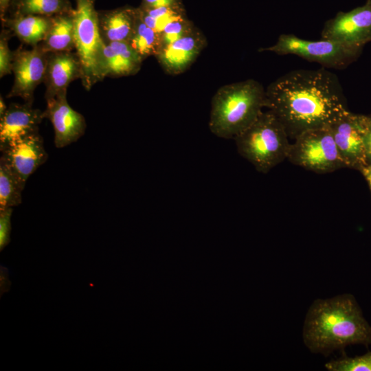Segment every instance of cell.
<instances>
[{
	"mask_svg": "<svg viewBox=\"0 0 371 371\" xmlns=\"http://www.w3.org/2000/svg\"><path fill=\"white\" fill-rule=\"evenodd\" d=\"M287 159L293 164L318 174L346 167L329 127L306 131L291 144Z\"/></svg>",
	"mask_w": 371,
	"mask_h": 371,
	"instance_id": "52a82bcc",
	"label": "cell"
},
{
	"mask_svg": "<svg viewBox=\"0 0 371 371\" xmlns=\"http://www.w3.org/2000/svg\"><path fill=\"white\" fill-rule=\"evenodd\" d=\"M99 27L105 43L129 42L137 20V8H120L98 11Z\"/></svg>",
	"mask_w": 371,
	"mask_h": 371,
	"instance_id": "e0dca14e",
	"label": "cell"
},
{
	"mask_svg": "<svg viewBox=\"0 0 371 371\" xmlns=\"http://www.w3.org/2000/svg\"><path fill=\"white\" fill-rule=\"evenodd\" d=\"M52 16L25 15L5 16L4 25L23 43L36 46L45 38L52 25Z\"/></svg>",
	"mask_w": 371,
	"mask_h": 371,
	"instance_id": "ac0fdd59",
	"label": "cell"
},
{
	"mask_svg": "<svg viewBox=\"0 0 371 371\" xmlns=\"http://www.w3.org/2000/svg\"><path fill=\"white\" fill-rule=\"evenodd\" d=\"M12 53L8 46V33L2 31L0 37V77L12 72Z\"/></svg>",
	"mask_w": 371,
	"mask_h": 371,
	"instance_id": "484cf974",
	"label": "cell"
},
{
	"mask_svg": "<svg viewBox=\"0 0 371 371\" xmlns=\"http://www.w3.org/2000/svg\"><path fill=\"white\" fill-rule=\"evenodd\" d=\"M137 11V20L134 33L128 43L144 60L150 56H156L161 49L160 35L146 25Z\"/></svg>",
	"mask_w": 371,
	"mask_h": 371,
	"instance_id": "7402d4cb",
	"label": "cell"
},
{
	"mask_svg": "<svg viewBox=\"0 0 371 371\" xmlns=\"http://www.w3.org/2000/svg\"><path fill=\"white\" fill-rule=\"evenodd\" d=\"M143 60L128 42L105 43L102 57V78L135 75L139 71Z\"/></svg>",
	"mask_w": 371,
	"mask_h": 371,
	"instance_id": "2e32d148",
	"label": "cell"
},
{
	"mask_svg": "<svg viewBox=\"0 0 371 371\" xmlns=\"http://www.w3.org/2000/svg\"><path fill=\"white\" fill-rule=\"evenodd\" d=\"M47 52L37 45L31 49L18 48L12 53L13 86L8 97H20L32 103L34 91L43 82Z\"/></svg>",
	"mask_w": 371,
	"mask_h": 371,
	"instance_id": "9c48e42d",
	"label": "cell"
},
{
	"mask_svg": "<svg viewBox=\"0 0 371 371\" xmlns=\"http://www.w3.org/2000/svg\"><path fill=\"white\" fill-rule=\"evenodd\" d=\"M10 0H0V14L1 19H3L10 5Z\"/></svg>",
	"mask_w": 371,
	"mask_h": 371,
	"instance_id": "f546056e",
	"label": "cell"
},
{
	"mask_svg": "<svg viewBox=\"0 0 371 371\" xmlns=\"http://www.w3.org/2000/svg\"><path fill=\"white\" fill-rule=\"evenodd\" d=\"M195 27L186 16L169 23L160 34L161 49L190 33Z\"/></svg>",
	"mask_w": 371,
	"mask_h": 371,
	"instance_id": "d4e9b609",
	"label": "cell"
},
{
	"mask_svg": "<svg viewBox=\"0 0 371 371\" xmlns=\"http://www.w3.org/2000/svg\"><path fill=\"white\" fill-rule=\"evenodd\" d=\"M43 111L32 107V103L11 104L0 118V150L18 140L38 133Z\"/></svg>",
	"mask_w": 371,
	"mask_h": 371,
	"instance_id": "4fadbf2b",
	"label": "cell"
},
{
	"mask_svg": "<svg viewBox=\"0 0 371 371\" xmlns=\"http://www.w3.org/2000/svg\"><path fill=\"white\" fill-rule=\"evenodd\" d=\"M74 43L82 69L81 81L87 90L102 80V57L105 45L99 27L95 0H76Z\"/></svg>",
	"mask_w": 371,
	"mask_h": 371,
	"instance_id": "5b68a950",
	"label": "cell"
},
{
	"mask_svg": "<svg viewBox=\"0 0 371 371\" xmlns=\"http://www.w3.org/2000/svg\"><path fill=\"white\" fill-rule=\"evenodd\" d=\"M361 171L368 181L371 190V164H367L361 168Z\"/></svg>",
	"mask_w": 371,
	"mask_h": 371,
	"instance_id": "4dcf8cb0",
	"label": "cell"
},
{
	"mask_svg": "<svg viewBox=\"0 0 371 371\" xmlns=\"http://www.w3.org/2000/svg\"><path fill=\"white\" fill-rule=\"evenodd\" d=\"M303 341L313 353L329 355L350 345L371 344V326L350 294L317 299L304 323Z\"/></svg>",
	"mask_w": 371,
	"mask_h": 371,
	"instance_id": "7a4b0ae2",
	"label": "cell"
},
{
	"mask_svg": "<svg viewBox=\"0 0 371 371\" xmlns=\"http://www.w3.org/2000/svg\"><path fill=\"white\" fill-rule=\"evenodd\" d=\"M82 69L78 56L71 51L47 53V60L43 82L46 100L67 93L69 84L81 78Z\"/></svg>",
	"mask_w": 371,
	"mask_h": 371,
	"instance_id": "9a60e30c",
	"label": "cell"
},
{
	"mask_svg": "<svg viewBox=\"0 0 371 371\" xmlns=\"http://www.w3.org/2000/svg\"><path fill=\"white\" fill-rule=\"evenodd\" d=\"M139 15L148 27L160 34L170 22L186 16L182 7L137 8Z\"/></svg>",
	"mask_w": 371,
	"mask_h": 371,
	"instance_id": "603a6c76",
	"label": "cell"
},
{
	"mask_svg": "<svg viewBox=\"0 0 371 371\" xmlns=\"http://www.w3.org/2000/svg\"><path fill=\"white\" fill-rule=\"evenodd\" d=\"M74 10L69 0H10L6 12V14L9 13V16H5L25 15L54 16Z\"/></svg>",
	"mask_w": 371,
	"mask_h": 371,
	"instance_id": "ffe728a7",
	"label": "cell"
},
{
	"mask_svg": "<svg viewBox=\"0 0 371 371\" xmlns=\"http://www.w3.org/2000/svg\"><path fill=\"white\" fill-rule=\"evenodd\" d=\"M266 99V108L293 139L306 131L329 127L349 112L338 77L323 67L282 75L267 87Z\"/></svg>",
	"mask_w": 371,
	"mask_h": 371,
	"instance_id": "6da1fadb",
	"label": "cell"
},
{
	"mask_svg": "<svg viewBox=\"0 0 371 371\" xmlns=\"http://www.w3.org/2000/svg\"><path fill=\"white\" fill-rule=\"evenodd\" d=\"M206 45L205 36L195 27L190 33L163 47L155 57L168 74L178 75L190 67Z\"/></svg>",
	"mask_w": 371,
	"mask_h": 371,
	"instance_id": "5bb4252c",
	"label": "cell"
},
{
	"mask_svg": "<svg viewBox=\"0 0 371 371\" xmlns=\"http://www.w3.org/2000/svg\"><path fill=\"white\" fill-rule=\"evenodd\" d=\"M266 104V89L254 79L223 85L212 99L210 130L218 137L234 139L252 124Z\"/></svg>",
	"mask_w": 371,
	"mask_h": 371,
	"instance_id": "3957f363",
	"label": "cell"
},
{
	"mask_svg": "<svg viewBox=\"0 0 371 371\" xmlns=\"http://www.w3.org/2000/svg\"><path fill=\"white\" fill-rule=\"evenodd\" d=\"M1 152L0 160L25 183L48 157L43 138L38 133L18 140Z\"/></svg>",
	"mask_w": 371,
	"mask_h": 371,
	"instance_id": "7c38bea8",
	"label": "cell"
},
{
	"mask_svg": "<svg viewBox=\"0 0 371 371\" xmlns=\"http://www.w3.org/2000/svg\"><path fill=\"white\" fill-rule=\"evenodd\" d=\"M321 38L335 40L363 48L371 41V0L348 12H339L326 21Z\"/></svg>",
	"mask_w": 371,
	"mask_h": 371,
	"instance_id": "ba28073f",
	"label": "cell"
},
{
	"mask_svg": "<svg viewBox=\"0 0 371 371\" xmlns=\"http://www.w3.org/2000/svg\"><path fill=\"white\" fill-rule=\"evenodd\" d=\"M12 207L0 210V247L2 249L10 242Z\"/></svg>",
	"mask_w": 371,
	"mask_h": 371,
	"instance_id": "4316f807",
	"label": "cell"
},
{
	"mask_svg": "<svg viewBox=\"0 0 371 371\" xmlns=\"http://www.w3.org/2000/svg\"><path fill=\"white\" fill-rule=\"evenodd\" d=\"M25 186V182L0 160V210L19 205Z\"/></svg>",
	"mask_w": 371,
	"mask_h": 371,
	"instance_id": "44dd1931",
	"label": "cell"
},
{
	"mask_svg": "<svg viewBox=\"0 0 371 371\" xmlns=\"http://www.w3.org/2000/svg\"><path fill=\"white\" fill-rule=\"evenodd\" d=\"M142 8H155L161 7H181V0H142Z\"/></svg>",
	"mask_w": 371,
	"mask_h": 371,
	"instance_id": "83f0119b",
	"label": "cell"
},
{
	"mask_svg": "<svg viewBox=\"0 0 371 371\" xmlns=\"http://www.w3.org/2000/svg\"><path fill=\"white\" fill-rule=\"evenodd\" d=\"M325 368L329 371H371V352L331 360L325 364Z\"/></svg>",
	"mask_w": 371,
	"mask_h": 371,
	"instance_id": "cb8c5ba5",
	"label": "cell"
},
{
	"mask_svg": "<svg viewBox=\"0 0 371 371\" xmlns=\"http://www.w3.org/2000/svg\"><path fill=\"white\" fill-rule=\"evenodd\" d=\"M8 107L6 106L3 98H0V118L5 114Z\"/></svg>",
	"mask_w": 371,
	"mask_h": 371,
	"instance_id": "1f68e13d",
	"label": "cell"
},
{
	"mask_svg": "<svg viewBox=\"0 0 371 371\" xmlns=\"http://www.w3.org/2000/svg\"><path fill=\"white\" fill-rule=\"evenodd\" d=\"M362 50L335 40L309 41L293 34H284L279 36L274 45L261 47L258 52H270L278 55L293 54L317 63L324 68L341 69L355 61Z\"/></svg>",
	"mask_w": 371,
	"mask_h": 371,
	"instance_id": "8992f818",
	"label": "cell"
},
{
	"mask_svg": "<svg viewBox=\"0 0 371 371\" xmlns=\"http://www.w3.org/2000/svg\"><path fill=\"white\" fill-rule=\"evenodd\" d=\"M38 45L47 53L75 48L74 10L52 16L50 29Z\"/></svg>",
	"mask_w": 371,
	"mask_h": 371,
	"instance_id": "d6986e66",
	"label": "cell"
},
{
	"mask_svg": "<svg viewBox=\"0 0 371 371\" xmlns=\"http://www.w3.org/2000/svg\"><path fill=\"white\" fill-rule=\"evenodd\" d=\"M363 144L366 159L368 158L371 160V117H368L363 135Z\"/></svg>",
	"mask_w": 371,
	"mask_h": 371,
	"instance_id": "f1b7e54d",
	"label": "cell"
},
{
	"mask_svg": "<svg viewBox=\"0 0 371 371\" xmlns=\"http://www.w3.org/2000/svg\"><path fill=\"white\" fill-rule=\"evenodd\" d=\"M289 138L282 124L268 110L234 139L238 153L257 171L265 174L287 159Z\"/></svg>",
	"mask_w": 371,
	"mask_h": 371,
	"instance_id": "277c9868",
	"label": "cell"
},
{
	"mask_svg": "<svg viewBox=\"0 0 371 371\" xmlns=\"http://www.w3.org/2000/svg\"><path fill=\"white\" fill-rule=\"evenodd\" d=\"M67 93L47 100L43 111L54 130V144L56 148L65 147L76 142L85 133L87 124L82 114L74 110L67 101Z\"/></svg>",
	"mask_w": 371,
	"mask_h": 371,
	"instance_id": "8fae6325",
	"label": "cell"
},
{
	"mask_svg": "<svg viewBox=\"0 0 371 371\" xmlns=\"http://www.w3.org/2000/svg\"><path fill=\"white\" fill-rule=\"evenodd\" d=\"M368 117L350 111L333 122L329 128L346 167L361 169L367 165L363 135Z\"/></svg>",
	"mask_w": 371,
	"mask_h": 371,
	"instance_id": "30bf717a",
	"label": "cell"
}]
</instances>
